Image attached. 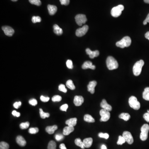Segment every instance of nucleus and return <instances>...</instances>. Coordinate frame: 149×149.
Listing matches in <instances>:
<instances>
[{
	"label": "nucleus",
	"mask_w": 149,
	"mask_h": 149,
	"mask_svg": "<svg viewBox=\"0 0 149 149\" xmlns=\"http://www.w3.org/2000/svg\"><path fill=\"white\" fill-rule=\"evenodd\" d=\"M75 21L79 26H82L87 21L86 15L83 14H78L75 17Z\"/></svg>",
	"instance_id": "6e6552de"
},
{
	"label": "nucleus",
	"mask_w": 149,
	"mask_h": 149,
	"mask_svg": "<svg viewBox=\"0 0 149 149\" xmlns=\"http://www.w3.org/2000/svg\"><path fill=\"white\" fill-rule=\"evenodd\" d=\"M12 114L14 116H16L17 117H19L20 115V114L19 112H17L16 111H13L12 112Z\"/></svg>",
	"instance_id": "09e8293b"
},
{
	"label": "nucleus",
	"mask_w": 149,
	"mask_h": 149,
	"mask_svg": "<svg viewBox=\"0 0 149 149\" xmlns=\"http://www.w3.org/2000/svg\"><path fill=\"white\" fill-rule=\"evenodd\" d=\"M144 65V61L141 60L138 61H137L133 67V74L136 76H138L141 74L143 67Z\"/></svg>",
	"instance_id": "7ed1b4c3"
},
{
	"label": "nucleus",
	"mask_w": 149,
	"mask_h": 149,
	"mask_svg": "<svg viewBox=\"0 0 149 149\" xmlns=\"http://www.w3.org/2000/svg\"><path fill=\"white\" fill-rule=\"evenodd\" d=\"M55 137V139H56V140L58 141H61L64 138L63 136L62 135L60 134H56Z\"/></svg>",
	"instance_id": "a19ab883"
},
{
	"label": "nucleus",
	"mask_w": 149,
	"mask_h": 149,
	"mask_svg": "<svg viewBox=\"0 0 149 149\" xmlns=\"http://www.w3.org/2000/svg\"><path fill=\"white\" fill-rule=\"evenodd\" d=\"M131 44V39L129 36H125L121 40L118 41L116 43V46L121 48L128 47L130 46Z\"/></svg>",
	"instance_id": "f03ea898"
},
{
	"label": "nucleus",
	"mask_w": 149,
	"mask_h": 149,
	"mask_svg": "<svg viewBox=\"0 0 149 149\" xmlns=\"http://www.w3.org/2000/svg\"><path fill=\"white\" fill-rule=\"evenodd\" d=\"M66 85L67 87L70 90H74L75 89V87L74 84L73 83L72 80H68L66 83Z\"/></svg>",
	"instance_id": "bb28decb"
},
{
	"label": "nucleus",
	"mask_w": 149,
	"mask_h": 149,
	"mask_svg": "<svg viewBox=\"0 0 149 149\" xmlns=\"http://www.w3.org/2000/svg\"><path fill=\"white\" fill-rule=\"evenodd\" d=\"M145 37L149 40V32H147V33L145 34Z\"/></svg>",
	"instance_id": "603ef678"
},
{
	"label": "nucleus",
	"mask_w": 149,
	"mask_h": 149,
	"mask_svg": "<svg viewBox=\"0 0 149 149\" xmlns=\"http://www.w3.org/2000/svg\"><path fill=\"white\" fill-rule=\"evenodd\" d=\"M77 121V119L76 118H71L67 120L66 122V124L68 125V126L74 127L76 125Z\"/></svg>",
	"instance_id": "aec40b11"
},
{
	"label": "nucleus",
	"mask_w": 149,
	"mask_h": 149,
	"mask_svg": "<svg viewBox=\"0 0 149 149\" xmlns=\"http://www.w3.org/2000/svg\"><path fill=\"white\" fill-rule=\"evenodd\" d=\"M56 144L54 141H51L48 146V149H56Z\"/></svg>",
	"instance_id": "c756f323"
},
{
	"label": "nucleus",
	"mask_w": 149,
	"mask_h": 149,
	"mask_svg": "<svg viewBox=\"0 0 149 149\" xmlns=\"http://www.w3.org/2000/svg\"><path fill=\"white\" fill-rule=\"evenodd\" d=\"M75 143L77 146L80 147L82 149H84L85 148L83 143L82 141L80 139V138L76 139L75 141Z\"/></svg>",
	"instance_id": "cd10ccee"
},
{
	"label": "nucleus",
	"mask_w": 149,
	"mask_h": 149,
	"mask_svg": "<svg viewBox=\"0 0 149 149\" xmlns=\"http://www.w3.org/2000/svg\"><path fill=\"white\" fill-rule=\"evenodd\" d=\"M53 31L56 34L58 35H61L63 33V31L61 28L57 24H54L53 25Z\"/></svg>",
	"instance_id": "5701e85b"
},
{
	"label": "nucleus",
	"mask_w": 149,
	"mask_h": 149,
	"mask_svg": "<svg viewBox=\"0 0 149 149\" xmlns=\"http://www.w3.org/2000/svg\"><path fill=\"white\" fill-rule=\"evenodd\" d=\"M149 23V13L148 14L147 17L146 18V19H145V20L143 21V24L144 25H146L147 24V23Z\"/></svg>",
	"instance_id": "8fccbe9b"
},
{
	"label": "nucleus",
	"mask_w": 149,
	"mask_h": 149,
	"mask_svg": "<svg viewBox=\"0 0 149 149\" xmlns=\"http://www.w3.org/2000/svg\"><path fill=\"white\" fill-rule=\"evenodd\" d=\"M39 114H40V117L43 119H45L46 118H49L50 116V114L49 113L44 112L41 109H39Z\"/></svg>",
	"instance_id": "c85d7f7f"
},
{
	"label": "nucleus",
	"mask_w": 149,
	"mask_h": 149,
	"mask_svg": "<svg viewBox=\"0 0 149 149\" xmlns=\"http://www.w3.org/2000/svg\"><path fill=\"white\" fill-rule=\"evenodd\" d=\"M147 112H148V113H149V110H148L147 111Z\"/></svg>",
	"instance_id": "4d7b16f0"
},
{
	"label": "nucleus",
	"mask_w": 149,
	"mask_h": 149,
	"mask_svg": "<svg viewBox=\"0 0 149 149\" xmlns=\"http://www.w3.org/2000/svg\"><path fill=\"white\" fill-rule=\"evenodd\" d=\"M143 97L146 100L149 101V87L145 89L143 93Z\"/></svg>",
	"instance_id": "393cba45"
},
{
	"label": "nucleus",
	"mask_w": 149,
	"mask_h": 149,
	"mask_svg": "<svg viewBox=\"0 0 149 149\" xmlns=\"http://www.w3.org/2000/svg\"><path fill=\"white\" fill-rule=\"evenodd\" d=\"M47 8L49 14L51 15H54L57 12V7L55 5H48Z\"/></svg>",
	"instance_id": "6ab92c4d"
},
{
	"label": "nucleus",
	"mask_w": 149,
	"mask_h": 149,
	"mask_svg": "<svg viewBox=\"0 0 149 149\" xmlns=\"http://www.w3.org/2000/svg\"><path fill=\"white\" fill-rule=\"evenodd\" d=\"M62 100V97L59 95H55L52 98L53 102H60Z\"/></svg>",
	"instance_id": "e433bc0d"
},
{
	"label": "nucleus",
	"mask_w": 149,
	"mask_h": 149,
	"mask_svg": "<svg viewBox=\"0 0 149 149\" xmlns=\"http://www.w3.org/2000/svg\"><path fill=\"white\" fill-rule=\"evenodd\" d=\"M61 5H67L70 3V0H60Z\"/></svg>",
	"instance_id": "c03bdc74"
},
{
	"label": "nucleus",
	"mask_w": 149,
	"mask_h": 149,
	"mask_svg": "<svg viewBox=\"0 0 149 149\" xmlns=\"http://www.w3.org/2000/svg\"><path fill=\"white\" fill-rule=\"evenodd\" d=\"M29 103L31 105L35 106L37 104V101L36 99H31L30 100H29Z\"/></svg>",
	"instance_id": "79ce46f5"
},
{
	"label": "nucleus",
	"mask_w": 149,
	"mask_h": 149,
	"mask_svg": "<svg viewBox=\"0 0 149 149\" xmlns=\"http://www.w3.org/2000/svg\"><path fill=\"white\" fill-rule=\"evenodd\" d=\"M66 66L69 69H73V62L70 60H68L66 62Z\"/></svg>",
	"instance_id": "ea45409f"
},
{
	"label": "nucleus",
	"mask_w": 149,
	"mask_h": 149,
	"mask_svg": "<svg viewBox=\"0 0 149 149\" xmlns=\"http://www.w3.org/2000/svg\"><path fill=\"white\" fill-rule=\"evenodd\" d=\"M12 1H17V0H11Z\"/></svg>",
	"instance_id": "6e6d98bb"
},
{
	"label": "nucleus",
	"mask_w": 149,
	"mask_h": 149,
	"mask_svg": "<svg viewBox=\"0 0 149 149\" xmlns=\"http://www.w3.org/2000/svg\"><path fill=\"white\" fill-rule=\"evenodd\" d=\"M84 101L83 97L81 96H75L74 97L73 102L77 107H79L83 104Z\"/></svg>",
	"instance_id": "f8f14e48"
},
{
	"label": "nucleus",
	"mask_w": 149,
	"mask_h": 149,
	"mask_svg": "<svg viewBox=\"0 0 149 149\" xmlns=\"http://www.w3.org/2000/svg\"><path fill=\"white\" fill-rule=\"evenodd\" d=\"M143 118L146 121L149 122V113H146L143 115Z\"/></svg>",
	"instance_id": "de8ad7c7"
},
{
	"label": "nucleus",
	"mask_w": 149,
	"mask_h": 149,
	"mask_svg": "<svg viewBox=\"0 0 149 149\" xmlns=\"http://www.w3.org/2000/svg\"><path fill=\"white\" fill-rule=\"evenodd\" d=\"M2 30L5 33V35L7 36H12L14 33L15 32L13 28H12L11 27L7 26H5L2 27Z\"/></svg>",
	"instance_id": "9b49d317"
},
{
	"label": "nucleus",
	"mask_w": 149,
	"mask_h": 149,
	"mask_svg": "<svg viewBox=\"0 0 149 149\" xmlns=\"http://www.w3.org/2000/svg\"><path fill=\"white\" fill-rule=\"evenodd\" d=\"M9 146L8 144L5 142H1L0 143V149H8Z\"/></svg>",
	"instance_id": "2f4dec72"
},
{
	"label": "nucleus",
	"mask_w": 149,
	"mask_h": 149,
	"mask_svg": "<svg viewBox=\"0 0 149 149\" xmlns=\"http://www.w3.org/2000/svg\"><path fill=\"white\" fill-rule=\"evenodd\" d=\"M21 104H22V103L20 102H16L13 104L14 107L17 109L19 108V107H20Z\"/></svg>",
	"instance_id": "49530a36"
},
{
	"label": "nucleus",
	"mask_w": 149,
	"mask_h": 149,
	"mask_svg": "<svg viewBox=\"0 0 149 149\" xmlns=\"http://www.w3.org/2000/svg\"><path fill=\"white\" fill-rule=\"evenodd\" d=\"M107 67L109 70H113L117 69L119 67L117 61L112 57L109 56L107 57L106 61Z\"/></svg>",
	"instance_id": "f257e3e1"
},
{
	"label": "nucleus",
	"mask_w": 149,
	"mask_h": 149,
	"mask_svg": "<svg viewBox=\"0 0 149 149\" xmlns=\"http://www.w3.org/2000/svg\"><path fill=\"white\" fill-rule=\"evenodd\" d=\"M119 118L124 120L125 121H128L131 118V116L128 113H123L119 116Z\"/></svg>",
	"instance_id": "b1692460"
},
{
	"label": "nucleus",
	"mask_w": 149,
	"mask_h": 149,
	"mask_svg": "<svg viewBox=\"0 0 149 149\" xmlns=\"http://www.w3.org/2000/svg\"><path fill=\"white\" fill-rule=\"evenodd\" d=\"M39 129L37 128H31L29 130V133L32 134H35L39 132Z\"/></svg>",
	"instance_id": "72a5a7b5"
},
{
	"label": "nucleus",
	"mask_w": 149,
	"mask_h": 149,
	"mask_svg": "<svg viewBox=\"0 0 149 149\" xmlns=\"http://www.w3.org/2000/svg\"><path fill=\"white\" fill-rule=\"evenodd\" d=\"M84 120L86 122L88 123H94L95 122V119L89 114L85 115L84 117Z\"/></svg>",
	"instance_id": "a878e982"
},
{
	"label": "nucleus",
	"mask_w": 149,
	"mask_h": 149,
	"mask_svg": "<svg viewBox=\"0 0 149 149\" xmlns=\"http://www.w3.org/2000/svg\"><path fill=\"white\" fill-rule=\"evenodd\" d=\"M74 127L66 126L64 128L63 130V134L65 136L69 135L71 133L74 131Z\"/></svg>",
	"instance_id": "4be33fe9"
},
{
	"label": "nucleus",
	"mask_w": 149,
	"mask_h": 149,
	"mask_svg": "<svg viewBox=\"0 0 149 149\" xmlns=\"http://www.w3.org/2000/svg\"><path fill=\"white\" fill-rule=\"evenodd\" d=\"M29 126V122L22 123L19 125V127L21 129H28Z\"/></svg>",
	"instance_id": "7c9ffc66"
},
{
	"label": "nucleus",
	"mask_w": 149,
	"mask_h": 149,
	"mask_svg": "<svg viewBox=\"0 0 149 149\" xmlns=\"http://www.w3.org/2000/svg\"><path fill=\"white\" fill-rule=\"evenodd\" d=\"M68 106L67 104H64L61 106L60 109L61 111H64V112H66L67 110L68 109Z\"/></svg>",
	"instance_id": "37998d69"
},
{
	"label": "nucleus",
	"mask_w": 149,
	"mask_h": 149,
	"mask_svg": "<svg viewBox=\"0 0 149 149\" xmlns=\"http://www.w3.org/2000/svg\"><path fill=\"white\" fill-rule=\"evenodd\" d=\"M93 139L91 138H85L83 141L84 146L86 148H89L92 145Z\"/></svg>",
	"instance_id": "a211bd4d"
},
{
	"label": "nucleus",
	"mask_w": 149,
	"mask_h": 149,
	"mask_svg": "<svg viewBox=\"0 0 149 149\" xmlns=\"http://www.w3.org/2000/svg\"><path fill=\"white\" fill-rule=\"evenodd\" d=\"M58 129V126L56 125H54L53 126H49L46 127V131L49 134H52L54 133L55 131Z\"/></svg>",
	"instance_id": "412c9836"
},
{
	"label": "nucleus",
	"mask_w": 149,
	"mask_h": 149,
	"mask_svg": "<svg viewBox=\"0 0 149 149\" xmlns=\"http://www.w3.org/2000/svg\"><path fill=\"white\" fill-rule=\"evenodd\" d=\"M29 2L32 4L36 5L37 6H40L41 4L40 0H29Z\"/></svg>",
	"instance_id": "c9c22d12"
},
{
	"label": "nucleus",
	"mask_w": 149,
	"mask_h": 149,
	"mask_svg": "<svg viewBox=\"0 0 149 149\" xmlns=\"http://www.w3.org/2000/svg\"><path fill=\"white\" fill-rule=\"evenodd\" d=\"M144 1L146 3L149 4V0H144Z\"/></svg>",
	"instance_id": "5fc2aeb1"
},
{
	"label": "nucleus",
	"mask_w": 149,
	"mask_h": 149,
	"mask_svg": "<svg viewBox=\"0 0 149 149\" xmlns=\"http://www.w3.org/2000/svg\"><path fill=\"white\" fill-rule=\"evenodd\" d=\"M82 68L83 69H87L88 68L92 69V70H95L96 68V67L95 65L92 64V62L90 61H87L85 62L83 64L82 66Z\"/></svg>",
	"instance_id": "dca6fc26"
},
{
	"label": "nucleus",
	"mask_w": 149,
	"mask_h": 149,
	"mask_svg": "<svg viewBox=\"0 0 149 149\" xmlns=\"http://www.w3.org/2000/svg\"><path fill=\"white\" fill-rule=\"evenodd\" d=\"M149 131V126L147 124H145L141 128L140 138L142 141H145L148 138V132Z\"/></svg>",
	"instance_id": "39448f33"
},
{
	"label": "nucleus",
	"mask_w": 149,
	"mask_h": 149,
	"mask_svg": "<svg viewBox=\"0 0 149 149\" xmlns=\"http://www.w3.org/2000/svg\"><path fill=\"white\" fill-rule=\"evenodd\" d=\"M98 136L100 138H105L106 139H107L109 138V135L107 133H100L99 134Z\"/></svg>",
	"instance_id": "58836bf2"
},
{
	"label": "nucleus",
	"mask_w": 149,
	"mask_h": 149,
	"mask_svg": "<svg viewBox=\"0 0 149 149\" xmlns=\"http://www.w3.org/2000/svg\"><path fill=\"white\" fill-rule=\"evenodd\" d=\"M89 27L87 25L83 26L81 28H78L76 31V35L78 37H81L85 35L88 30Z\"/></svg>",
	"instance_id": "1a4fd4ad"
},
{
	"label": "nucleus",
	"mask_w": 149,
	"mask_h": 149,
	"mask_svg": "<svg viewBox=\"0 0 149 149\" xmlns=\"http://www.w3.org/2000/svg\"><path fill=\"white\" fill-rule=\"evenodd\" d=\"M129 104L131 108L135 110H138L141 107V104L135 96H131L129 99Z\"/></svg>",
	"instance_id": "20e7f679"
},
{
	"label": "nucleus",
	"mask_w": 149,
	"mask_h": 149,
	"mask_svg": "<svg viewBox=\"0 0 149 149\" xmlns=\"http://www.w3.org/2000/svg\"><path fill=\"white\" fill-rule=\"evenodd\" d=\"M86 52L87 54L89 55V57L91 58H94L95 57H97L99 55V52L98 51L96 50L95 51H92L88 48L86 49Z\"/></svg>",
	"instance_id": "4468645a"
},
{
	"label": "nucleus",
	"mask_w": 149,
	"mask_h": 149,
	"mask_svg": "<svg viewBox=\"0 0 149 149\" xmlns=\"http://www.w3.org/2000/svg\"><path fill=\"white\" fill-rule=\"evenodd\" d=\"M59 148L61 149H67L66 148V146L64 144H63V143L61 144L60 145Z\"/></svg>",
	"instance_id": "3c124183"
},
{
	"label": "nucleus",
	"mask_w": 149,
	"mask_h": 149,
	"mask_svg": "<svg viewBox=\"0 0 149 149\" xmlns=\"http://www.w3.org/2000/svg\"><path fill=\"white\" fill-rule=\"evenodd\" d=\"M123 136L124 137L126 142L129 144H133L134 141L133 137L131 133L129 131H124L123 133Z\"/></svg>",
	"instance_id": "9d476101"
},
{
	"label": "nucleus",
	"mask_w": 149,
	"mask_h": 149,
	"mask_svg": "<svg viewBox=\"0 0 149 149\" xmlns=\"http://www.w3.org/2000/svg\"><path fill=\"white\" fill-rule=\"evenodd\" d=\"M41 18L39 16H34L32 17V22L34 23H36V22H40L41 21Z\"/></svg>",
	"instance_id": "f704fd0d"
},
{
	"label": "nucleus",
	"mask_w": 149,
	"mask_h": 149,
	"mask_svg": "<svg viewBox=\"0 0 149 149\" xmlns=\"http://www.w3.org/2000/svg\"><path fill=\"white\" fill-rule=\"evenodd\" d=\"M58 90L60 91H61L62 92L66 93L67 92V90L66 88V87L65 85L63 84H61L58 86Z\"/></svg>",
	"instance_id": "4c0bfd02"
},
{
	"label": "nucleus",
	"mask_w": 149,
	"mask_h": 149,
	"mask_svg": "<svg viewBox=\"0 0 149 149\" xmlns=\"http://www.w3.org/2000/svg\"><path fill=\"white\" fill-rule=\"evenodd\" d=\"M99 114L100 115L101 118L100 121L106 122L108 121L110 118V113L108 111L105 109H102L99 112Z\"/></svg>",
	"instance_id": "0eeeda50"
},
{
	"label": "nucleus",
	"mask_w": 149,
	"mask_h": 149,
	"mask_svg": "<svg viewBox=\"0 0 149 149\" xmlns=\"http://www.w3.org/2000/svg\"><path fill=\"white\" fill-rule=\"evenodd\" d=\"M100 106L103 109H105L109 112H110L112 110V107L110 105L108 104L105 99H103L102 102L101 103Z\"/></svg>",
	"instance_id": "2eb2a0df"
},
{
	"label": "nucleus",
	"mask_w": 149,
	"mask_h": 149,
	"mask_svg": "<svg viewBox=\"0 0 149 149\" xmlns=\"http://www.w3.org/2000/svg\"><path fill=\"white\" fill-rule=\"evenodd\" d=\"M40 99L42 102H46L49 100L50 98L48 97H45L44 96H41L40 97Z\"/></svg>",
	"instance_id": "a18cd8bd"
},
{
	"label": "nucleus",
	"mask_w": 149,
	"mask_h": 149,
	"mask_svg": "<svg viewBox=\"0 0 149 149\" xmlns=\"http://www.w3.org/2000/svg\"><path fill=\"white\" fill-rule=\"evenodd\" d=\"M97 85V82L96 81H92L90 82L87 85L88 91L90 92L92 94H93L95 92V87Z\"/></svg>",
	"instance_id": "ddd939ff"
},
{
	"label": "nucleus",
	"mask_w": 149,
	"mask_h": 149,
	"mask_svg": "<svg viewBox=\"0 0 149 149\" xmlns=\"http://www.w3.org/2000/svg\"><path fill=\"white\" fill-rule=\"evenodd\" d=\"M126 140L123 136H119L117 144L118 145H122L126 142Z\"/></svg>",
	"instance_id": "473e14b6"
},
{
	"label": "nucleus",
	"mask_w": 149,
	"mask_h": 149,
	"mask_svg": "<svg viewBox=\"0 0 149 149\" xmlns=\"http://www.w3.org/2000/svg\"><path fill=\"white\" fill-rule=\"evenodd\" d=\"M16 141L17 144L21 147H24L26 145V141L22 136H17Z\"/></svg>",
	"instance_id": "f3484780"
},
{
	"label": "nucleus",
	"mask_w": 149,
	"mask_h": 149,
	"mask_svg": "<svg viewBox=\"0 0 149 149\" xmlns=\"http://www.w3.org/2000/svg\"><path fill=\"white\" fill-rule=\"evenodd\" d=\"M124 8V5H119L113 7L111 10V15L114 17H117L121 15Z\"/></svg>",
	"instance_id": "423d86ee"
},
{
	"label": "nucleus",
	"mask_w": 149,
	"mask_h": 149,
	"mask_svg": "<svg viewBox=\"0 0 149 149\" xmlns=\"http://www.w3.org/2000/svg\"><path fill=\"white\" fill-rule=\"evenodd\" d=\"M101 149H107V148L106 146L105 145H102V146H101Z\"/></svg>",
	"instance_id": "864d4df0"
}]
</instances>
